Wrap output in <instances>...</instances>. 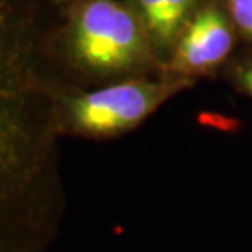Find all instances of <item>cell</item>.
<instances>
[{
    "instance_id": "obj_1",
    "label": "cell",
    "mask_w": 252,
    "mask_h": 252,
    "mask_svg": "<svg viewBox=\"0 0 252 252\" xmlns=\"http://www.w3.org/2000/svg\"><path fill=\"white\" fill-rule=\"evenodd\" d=\"M59 106L47 101L30 25L0 0V252H42L57 234Z\"/></svg>"
},
{
    "instance_id": "obj_2",
    "label": "cell",
    "mask_w": 252,
    "mask_h": 252,
    "mask_svg": "<svg viewBox=\"0 0 252 252\" xmlns=\"http://www.w3.org/2000/svg\"><path fill=\"white\" fill-rule=\"evenodd\" d=\"M68 54L94 75L138 73L159 63L130 2L82 0L67 33Z\"/></svg>"
},
{
    "instance_id": "obj_3",
    "label": "cell",
    "mask_w": 252,
    "mask_h": 252,
    "mask_svg": "<svg viewBox=\"0 0 252 252\" xmlns=\"http://www.w3.org/2000/svg\"><path fill=\"white\" fill-rule=\"evenodd\" d=\"M190 78L164 75L161 80H127L75 94L59 106V127L91 138L116 137L133 130L181 91Z\"/></svg>"
},
{
    "instance_id": "obj_4",
    "label": "cell",
    "mask_w": 252,
    "mask_h": 252,
    "mask_svg": "<svg viewBox=\"0 0 252 252\" xmlns=\"http://www.w3.org/2000/svg\"><path fill=\"white\" fill-rule=\"evenodd\" d=\"M234 25L226 7L207 0L182 30L169 61L164 63L168 77L194 78L218 68L231 54Z\"/></svg>"
},
{
    "instance_id": "obj_5",
    "label": "cell",
    "mask_w": 252,
    "mask_h": 252,
    "mask_svg": "<svg viewBox=\"0 0 252 252\" xmlns=\"http://www.w3.org/2000/svg\"><path fill=\"white\" fill-rule=\"evenodd\" d=\"M142 21L158 62L164 65L182 30L207 0H128Z\"/></svg>"
},
{
    "instance_id": "obj_6",
    "label": "cell",
    "mask_w": 252,
    "mask_h": 252,
    "mask_svg": "<svg viewBox=\"0 0 252 252\" xmlns=\"http://www.w3.org/2000/svg\"><path fill=\"white\" fill-rule=\"evenodd\" d=\"M236 31L252 42V0H224Z\"/></svg>"
},
{
    "instance_id": "obj_7",
    "label": "cell",
    "mask_w": 252,
    "mask_h": 252,
    "mask_svg": "<svg viewBox=\"0 0 252 252\" xmlns=\"http://www.w3.org/2000/svg\"><path fill=\"white\" fill-rule=\"evenodd\" d=\"M231 77L234 83L238 85V88L252 98V59L239 62L238 65H234Z\"/></svg>"
},
{
    "instance_id": "obj_8",
    "label": "cell",
    "mask_w": 252,
    "mask_h": 252,
    "mask_svg": "<svg viewBox=\"0 0 252 252\" xmlns=\"http://www.w3.org/2000/svg\"><path fill=\"white\" fill-rule=\"evenodd\" d=\"M56 2H62V0H56Z\"/></svg>"
}]
</instances>
